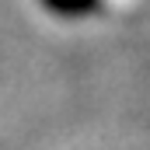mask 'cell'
<instances>
[{"label": "cell", "mask_w": 150, "mask_h": 150, "mask_svg": "<svg viewBox=\"0 0 150 150\" xmlns=\"http://www.w3.org/2000/svg\"><path fill=\"white\" fill-rule=\"evenodd\" d=\"M42 7H49L59 18H84V14H94L101 0H42Z\"/></svg>", "instance_id": "6da1fadb"}]
</instances>
